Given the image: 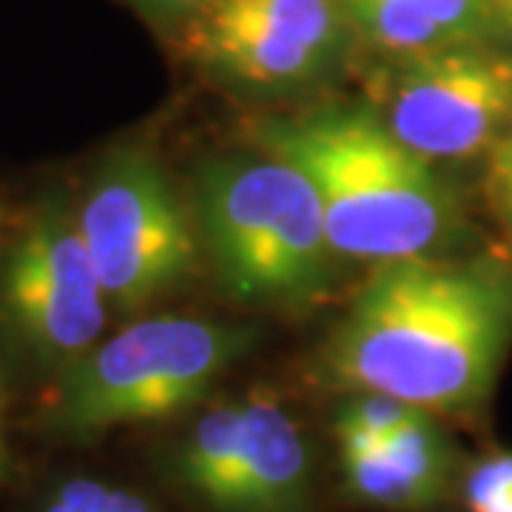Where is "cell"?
<instances>
[{"instance_id": "1", "label": "cell", "mask_w": 512, "mask_h": 512, "mask_svg": "<svg viewBox=\"0 0 512 512\" xmlns=\"http://www.w3.org/2000/svg\"><path fill=\"white\" fill-rule=\"evenodd\" d=\"M512 345V262L416 256L376 265L316 359L348 393H387L433 413L478 416Z\"/></svg>"}, {"instance_id": "2", "label": "cell", "mask_w": 512, "mask_h": 512, "mask_svg": "<svg viewBox=\"0 0 512 512\" xmlns=\"http://www.w3.org/2000/svg\"><path fill=\"white\" fill-rule=\"evenodd\" d=\"M251 143L308 177L339 259L387 265L436 256L464 228L456 191L393 137L367 100L259 120Z\"/></svg>"}, {"instance_id": "3", "label": "cell", "mask_w": 512, "mask_h": 512, "mask_svg": "<svg viewBox=\"0 0 512 512\" xmlns=\"http://www.w3.org/2000/svg\"><path fill=\"white\" fill-rule=\"evenodd\" d=\"M194 217L222 293L245 308H308L336 279L322 202L308 177L265 151L202 163Z\"/></svg>"}, {"instance_id": "4", "label": "cell", "mask_w": 512, "mask_h": 512, "mask_svg": "<svg viewBox=\"0 0 512 512\" xmlns=\"http://www.w3.org/2000/svg\"><path fill=\"white\" fill-rule=\"evenodd\" d=\"M256 342L251 325L163 313L137 319L63 367L40 402V430L92 441L117 427L165 421L211 396Z\"/></svg>"}, {"instance_id": "5", "label": "cell", "mask_w": 512, "mask_h": 512, "mask_svg": "<svg viewBox=\"0 0 512 512\" xmlns=\"http://www.w3.org/2000/svg\"><path fill=\"white\" fill-rule=\"evenodd\" d=\"M74 205L111 311H146L200 274L194 208L143 143L111 148Z\"/></svg>"}, {"instance_id": "6", "label": "cell", "mask_w": 512, "mask_h": 512, "mask_svg": "<svg viewBox=\"0 0 512 512\" xmlns=\"http://www.w3.org/2000/svg\"><path fill=\"white\" fill-rule=\"evenodd\" d=\"M171 37L205 77L254 94L319 86L359 46L339 0H214Z\"/></svg>"}, {"instance_id": "7", "label": "cell", "mask_w": 512, "mask_h": 512, "mask_svg": "<svg viewBox=\"0 0 512 512\" xmlns=\"http://www.w3.org/2000/svg\"><path fill=\"white\" fill-rule=\"evenodd\" d=\"M109 311L77 205L43 197L0 259V319L9 336L60 373L100 342Z\"/></svg>"}, {"instance_id": "8", "label": "cell", "mask_w": 512, "mask_h": 512, "mask_svg": "<svg viewBox=\"0 0 512 512\" xmlns=\"http://www.w3.org/2000/svg\"><path fill=\"white\" fill-rule=\"evenodd\" d=\"M367 103L421 160H473L512 123V49L470 43L390 60Z\"/></svg>"}, {"instance_id": "9", "label": "cell", "mask_w": 512, "mask_h": 512, "mask_svg": "<svg viewBox=\"0 0 512 512\" xmlns=\"http://www.w3.org/2000/svg\"><path fill=\"white\" fill-rule=\"evenodd\" d=\"M313 453L271 390L242 396V439L205 512H311Z\"/></svg>"}, {"instance_id": "10", "label": "cell", "mask_w": 512, "mask_h": 512, "mask_svg": "<svg viewBox=\"0 0 512 512\" xmlns=\"http://www.w3.org/2000/svg\"><path fill=\"white\" fill-rule=\"evenodd\" d=\"M350 501L387 512H436L461 490V450L439 416H424L376 447H339Z\"/></svg>"}, {"instance_id": "11", "label": "cell", "mask_w": 512, "mask_h": 512, "mask_svg": "<svg viewBox=\"0 0 512 512\" xmlns=\"http://www.w3.org/2000/svg\"><path fill=\"white\" fill-rule=\"evenodd\" d=\"M359 46L384 63L495 43L490 0H339Z\"/></svg>"}, {"instance_id": "12", "label": "cell", "mask_w": 512, "mask_h": 512, "mask_svg": "<svg viewBox=\"0 0 512 512\" xmlns=\"http://www.w3.org/2000/svg\"><path fill=\"white\" fill-rule=\"evenodd\" d=\"M424 416L433 413L387 393H348L333 413V436L339 447H376Z\"/></svg>"}, {"instance_id": "13", "label": "cell", "mask_w": 512, "mask_h": 512, "mask_svg": "<svg viewBox=\"0 0 512 512\" xmlns=\"http://www.w3.org/2000/svg\"><path fill=\"white\" fill-rule=\"evenodd\" d=\"M484 197L493 220L512 245V123L484 154Z\"/></svg>"}, {"instance_id": "14", "label": "cell", "mask_w": 512, "mask_h": 512, "mask_svg": "<svg viewBox=\"0 0 512 512\" xmlns=\"http://www.w3.org/2000/svg\"><path fill=\"white\" fill-rule=\"evenodd\" d=\"M111 487L97 478H72L57 487V493L40 512H106Z\"/></svg>"}, {"instance_id": "15", "label": "cell", "mask_w": 512, "mask_h": 512, "mask_svg": "<svg viewBox=\"0 0 512 512\" xmlns=\"http://www.w3.org/2000/svg\"><path fill=\"white\" fill-rule=\"evenodd\" d=\"M128 3L140 18L148 23L160 26L163 32L174 35L177 29H183L188 20H194L205 6H211L214 0H123Z\"/></svg>"}, {"instance_id": "16", "label": "cell", "mask_w": 512, "mask_h": 512, "mask_svg": "<svg viewBox=\"0 0 512 512\" xmlns=\"http://www.w3.org/2000/svg\"><path fill=\"white\" fill-rule=\"evenodd\" d=\"M493 9L495 43L512 49V0H490Z\"/></svg>"}, {"instance_id": "17", "label": "cell", "mask_w": 512, "mask_h": 512, "mask_svg": "<svg viewBox=\"0 0 512 512\" xmlns=\"http://www.w3.org/2000/svg\"><path fill=\"white\" fill-rule=\"evenodd\" d=\"M478 512H512V493H507L504 498H498L490 507H484V510Z\"/></svg>"}, {"instance_id": "18", "label": "cell", "mask_w": 512, "mask_h": 512, "mask_svg": "<svg viewBox=\"0 0 512 512\" xmlns=\"http://www.w3.org/2000/svg\"><path fill=\"white\" fill-rule=\"evenodd\" d=\"M6 476V444H3V424H0V481Z\"/></svg>"}]
</instances>
